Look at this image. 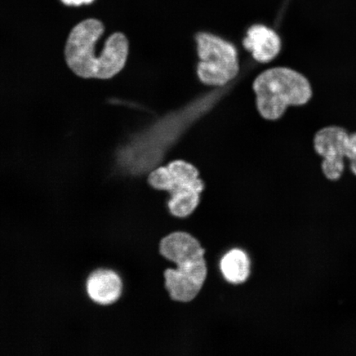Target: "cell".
Instances as JSON below:
<instances>
[{"instance_id":"3957f363","label":"cell","mask_w":356,"mask_h":356,"mask_svg":"<svg viewBox=\"0 0 356 356\" xmlns=\"http://www.w3.org/2000/svg\"><path fill=\"white\" fill-rule=\"evenodd\" d=\"M197 42L200 81L209 86H222L237 76L238 58L234 44L206 33L197 35Z\"/></svg>"},{"instance_id":"277c9868","label":"cell","mask_w":356,"mask_h":356,"mask_svg":"<svg viewBox=\"0 0 356 356\" xmlns=\"http://www.w3.org/2000/svg\"><path fill=\"white\" fill-rule=\"evenodd\" d=\"M314 149L323 159L322 171L331 181L340 180L345 171V158L356 177V132L350 133L340 126L324 127L315 133Z\"/></svg>"},{"instance_id":"ba28073f","label":"cell","mask_w":356,"mask_h":356,"mask_svg":"<svg viewBox=\"0 0 356 356\" xmlns=\"http://www.w3.org/2000/svg\"><path fill=\"white\" fill-rule=\"evenodd\" d=\"M123 284L115 271L99 269L89 275L86 289L90 299L96 304L108 305L117 302L122 296Z\"/></svg>"},{"instance_id":"8992f818","label":"cell","mask_w":356,"mask_h":356,"mask_svg":"<svg viewBox=\"0 0 356 356\" xmlns=\"http://www.w3.org/2000/svg\"><path fill=\"white\" fill-rule=\"evenodd\" d=\"M177 266V269H168L164 273L169 295L173 300L191 301L197 297L206 280V261L202 258Z\"/></svg>"},{"instance_id":"7c38bea8","label":"cell","mask_w":356,"mask_h":356,"mask_svg":"<svg viewBox=\"0 0 356 356\" xmlns=\"http://www.w3.org/2000/svg\"><path fill=\"white\" fill-rule=\"evenodd\" d=\"M95 0H60V2L66 6L79 7L83 4H91Z\"/></svg>"},{"instance_id":"9c48e42d","label":"cell","mask_w":356,"mask_h":356,"mask_svg":"<svg viewBox=\"0 0 356 356\" xmlns=\"http://www.w3.org/2000/svg\"><path fill=\"white\" fill-rule=\"evenodd\" d=\"M160 252L176 265L204 258V250L193 236L175 232L167 236L160 243Z\"/></svg>"},{"instance_id":"30bf717a","label":"cell","mask_w":356,"mask_h":356,"mask_svg":"<svg viewBox=\"0 0 356 356\" xmlns=\"http://www.w3.org/2000/svg\"><path fill=\"white\" fill-rule=\"evenodd\" d=\"M220 270L227 282L234 284L244 283L250 275V259L246 252L233 249L222 257Z\"/></svg>"},{"instance_id":"7a4b0ae2","label":"cell","mask_w":356,"mask_h":356,"mask_svg":"<svg viewBox=\"0 0 356 356\" xmlns=\"http://www.w3.org/2000/svg\"><path fill=\"white\" fill-rule=\"evenodd\" d=\"M257 110L261 117L275 121L289 106L308 104L314 95L308 78L288 67H275L258 75L253 83Z\"/></svg>"},{"instance_id":"8fae6325","label":"cell","mask_w":356,"mask_h":356,"mask_svg":"<svg viewBox=\"0 0 356 356\" xmlns=\"http://www.w3.org/2000/svg\"><path fill=\"white\" fill-rule=\"evenodd\" d=\"M199 193H190L171 197L168 203L169 211L173 216L185 218L191 215L198 207Z\"/></svg>"},{"instance_id":"52a82bcc","label":"cell","mask_w":356,"mask_h":356,"mask_svg":"<svg viewBox=\"0 0 356 356\" xmlns=\"http://www.w3.org/2000/svg\"><path fill=\"white\" fill-rule=\"evenodd\" d=\"M243 47L260 63H268L277 57L282 48V39L274 30L264 25H253L248 30Z\"/></svg>"},{"instance_id":"5b68a950","label":"cell","mask_w":356,"mask_h":356,"mask_svg":"<svg viewBox=\"0 0 356 356\" xmlns=\"http://www.w3.org/2000/svg\"><path fill=\"white\" fill-rule=\"evenodd\" d=\"M148 181L152 188L168 191L171 197L202 193L204 190V182L199 177L197 168L184 160H175L165 167L156 168L150 172Z\"/></svg>"},{"instance_id":"6da1fadb","label":"cell","mask_w":356,"mask_h":356,"mask_svg":"<svg viewBox=\"0 0 356 356\" xmlns=\"http://www.w3.org/2000/svg\"><path fill=\"white\" fill-rule=\"evenodd\" d=\"M105 26L96 19L80 22L71 30L65 46L67 65L83 79H109L121 72L129 54V42L123 33L111 35L104 44V52L97 54V42Z\"/></svg>"}]
</instances>
